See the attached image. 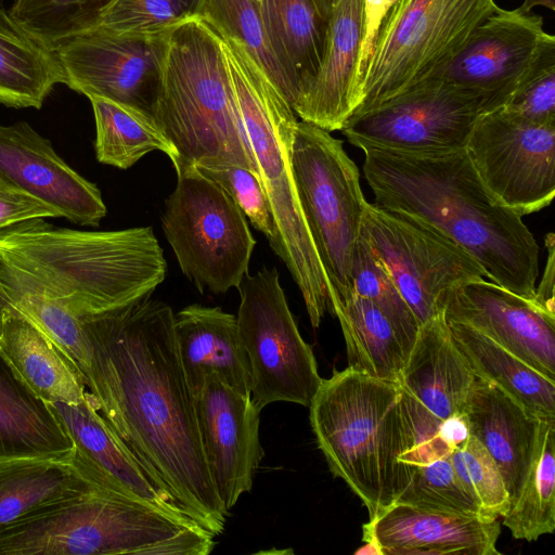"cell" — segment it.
Masks as SVG:
<instances>
[{
  "label": "cell",
  "mask_w": 555,
  "mask_h": 555,
  "mask_svg": "<svg viewBox=\"0 0 555 555\" xmlns=\"http://www.w3.org/2000/svg\"><path fill=\"white\" fill-rule=\"evenodd\" d=\"M237 333L250 371V396L261 411L283 401L309 406L322 377L300 335L275 268L246 274L237 287Z\"/></svg>",
  "instance_id": "obj_11"
},
{
  "label": "cell",
  "mask_w": 555,
  "mask_h": 555,
  "mask_svg": "<svg viewBox=\"0 0 555 555\" xmlns=\"http://www.w3.org/2000/svg\"><path fill=\"white\" fill-rule=\"evenodd\" d=\"M346 345L348 366L397 382L408 357L392 324L370 299L352 289L331 302Z\"/></svg>",
  "instance_id": "obj_31"
},
{
  "label": "cell",
  "mask_w": 555,
  "mask_h": 555,
  "mask_svg": "<svg viewBox=\"0 0 555 555\" xmlns=\"http://www.w3.org/2000/svg\"><path fill=\"white\" fill-rule=\"evenodd\" d=\"M451 463L468 494L476 501L486 518L498 520L509 509V498L502 475L481 442L469 435L453 449Z\"/></svg>",
  "instance_id": "obj_42"
},
{
  "label": "cell",
  "mask_w": 555,
  "mask_h": 555,
  "mask_svg": "<svg viewBox=\"0 0 555 555\" xmlns=\"http://www.w3.org/2000/svg\"><path fill=\"white\" fill-rule=\"evenodd\" d=\"M465 359L481 378L492 382L540 418H555V382L481 334L447 322Z\"/></svg>",
  "instance_id": "obj_32"
},
{
  "label": "cell",
  "mask_w": 555,
  "mask_h": 555,
  "mask_svg": "<svg viewBox=\"0 0 555 555\" xmlns=\"http://www.w3.org/2000/svg\"><path fill=\"white\" fill-rule=\"evenodd\" d=\"M173 331L193 397L211 377L250 395L249 364L234 314L220 307L189 305L175 313Z\"/></svg>",
  "instance_id": "obj_24"
},
{
  "label": "cell",
  "mask_w": 555,
  "mask_h": 555,
  "mask_svg": "<svg viewBox=\"0 0 555 555\" xmlns=\"http://www.w3.org/2000/svg\"><path fill=\"white\" fill-rule=\"evenodd\" d=\"M476 376L440 313L420 325L398 383L444 421L463 412Z\"/></svg>",
  "instance_id": "obj_25"
},
{
  "label": "cell",
  "mask_w": 555,
  "mask_h": 555,
  "mask_svg": "<svg viewBox=\"0 0 555 555\" xmlns=\"http://www.w3.org/2000/svg\"><path fill=\"white\" fill-rule=\"evenodd\" d=\"M465 150L491 195L520 216L555 194V126L524 124L501 107L480 116Z\"/></svg>",
  "instance_id": "obj_14"
},
{
  "label": "cell",
  "mask_w": 555,
  "mask_h": 555,
  "mask_svg": "<svg viewBox=\"0 0 555 555\" xmlns=\"http://www.w3.org/2000/svg\"><path fill=\"white\" fill-rule=\"evenodd\" d=\"M0 286L7 302L48 335L83 377L88 367L89 345L81 320L57 301L17 279L1 261Z\"/></svg>",
  "instance_id": "obj_36"
},
{
  "label": "cell",
  "mask_w": 555,
  "mask_h": 555,
  "mask_svg": "<svg viewBox=\"0 0 555 555\" xmlns=\"http://www.w3.org/2000/svg\"><path fill=\"white\" fill-rule=\"evenodd\" d=\"M173 318L171 307L152 296L81 318L89 345L83 380L151 480L218 537L228 516L205 460Z\"/></svg>",
  "instance_id": "obj_1"
},
{
  "label": "cell",
  "mask_w": 555,
  "mask_h": 555,
  "mask_svg": "<svg viewBox=\"0 0 555 555\" xmlns=\"http://www.w3.org/2000/svg\"><path fill=\"white\" fill-rule=\"evenodd\" d=\"M291 164L299 203L331 284L332 302L351 291L352 262L367 203L360 172L341 140L302 120L295 126Z\"/></svg>",
  "instance_id": "obj_10"
},
{
  "label": "cell",
  "mask_w": 555,
  "mask_h": 555,
  "mask_svg": "<svg viewBox=\"0 0 555 555\" xmlns=\"http://www.w3.org/2000/svg\"><path fill=\"white\" fill-rule=\"evenodd\" d=\"M167 36L144 39L90 31L53 52L64 85L72 90L126 104L153 117Z\"/></svg>",
  "instance_id": "obj_15"
},
{
  "label": "cell",
  "mask_w": 555,
  "mask_h": 555,
  "mask_svg": "<svg viewBox=\"0 0 555 555\" xmlns=\"http://www.w3.org/2000/svg\"><path fill=\"white\" fill-rule=\"evenodd\" d=\"M95 121L96 159L128 169L144 155L159 151L169 158L176 151L150 115L105 98L89 96Z\"/></svg>",
  "instance_id": "obj_33"
},
{
  "label": "cell",
  "mask_w": 555,
  "mask_h": 555,
  "mask_svg": "<svg viewBox=\"0 0 555 555\" xmlns=\"http://www.w3.org/2000/svg\"><path fill=\"white\" fill-rule=\"evenodd\" d=\"M501 109L535 126H555V37L546 33L524 78Z\"/></svg>",
  "instance_id": "obj_40"
},
{
  "label": "cell",
  "mask_w": 555,
  "mask_h": 555,
  "mask_svg": "<svg viewBox=\"0 0 555 555\" xmlns=\"http://www.w3.org/2000/svg\"><path fill=\"white\" fill-rule=\"evenodd\" d=\"M109 0H13L9 11L51 51L92 30Z\"/></svg>",
  "instance_id": "obj_37"
},
{
  "label": "cell",
  "mask_w": 555,
  "mask_h": 555,
  "mask_svg": "<svg viewBox=\"0 0 555 555\" xmlns=\"http://www.w3.org/2000/svg\"><path fill=\"white\" fill-rule=\"evenodd\" d=\"M469 434L496 464L515 503L531 464L539 421L535 414L490 380L476 376L462 412Z\"/></svg>",
  "instance_id": "obj_23"
},
{
  "label": "cell",
  "mask_w": 555,
  "mask_h": 555,
  "mask_svg": "<svg viewBox=\"0 0 555 555\" xmlns=\"http://www.w3.org/2000/svg\"><path fill=\"white\" fill-rule=\"evenodd\" d=\"M308 408L331 473L360 498L370 519L395 504L414 472L402 463L410 440L399 383L347 366L322 378Z\"/></svg>",
  "instance_id": "obj_4"
},
{
  "label": "cell",
  "mask_w": 555,
  "mask_h": 555,
  "mask_svg": "<svg viewBox=\"0 0 555 555\" xmlns=\"http://www.w3.org/2000/svg\"><path fill=\"white\" fill-rule=\"evenodd\" d=\"M398 2L399 0H363V36L358 67L359 92L380 25Z\"/></svg>",
  "instance_id": "obj_46"
},
{
  "label": "cell",
  "mask_w": 555,
  "mask_h": 555,
  "mask_svg": "<svg viewBox=\"0 0 555 555\" xmlns=\"http://www.w3.org/2000/svg\"><path fill=\"white\" fill-rule=\"evenodd\" d=\"M216 180L232 196L251 225L269 241L275 235V224L264 189L256 170L240 165L198 167Z\"/></svg>",
  "instance_id": "obj_43"
},
{
  "label": "cell",
  "mask_w": 555,
  "mask_h": 555,
  "mask_svg": "<svg viewBox=\"0 0 555 555\" xmlns=\"http://www.w3.org/2000/svg\"><path fill=\"white\" fill-rule=\"evenodd\" d=\"M363 0H338L327 23L322 61L309 88L293 106L302 120L328 132L340 130L359 104L358 67Z\"/></svg>",
  "instance_id": "obj_21"
},
{
  "label": "cell",
  "mask_w": 555,
  "mask_h": 555,
  "mask_svg": "<svg viewBox=\"0 0 555 555\" xmlns=\"http://www.w3.org/2000/svg\"><path fill=\"white\" fill-rule=\"evenodd\" d=\"M102 486L109 487L75 454L1 461L0 530L43 506Z\"/></svg>",
  "instance_id": "obj_28"
},
{
  "label": "cell",
  "mask_w": 555,
  "mask_h": 555,
  "mask_svg": "<svg viewBox=\"0 0 555 555\" xmlns=\"http://www.w3.org/2000/svg\"><path fill=\"white\" fill-rule=\"evenodd\" d=\"M0 179L80 225L99 227L107 212L98 186L69 167L51 142L25 121L0 125Z\"/></svg>",
  "instance_id": "obj_19"
},
{
  "label": "cell",
  "mask_w": 555,
  "mask_h": 555,
  "mask_svg": "<svg viewBox=\"0 0 555 555\" xmlns=\"http://www.w3.org/2000/svg\"><path fill=\"white\" fill-rule=\"evenodd\" d=\"M351 289L380 309L409 354L418 332V322L389 272L361 234L352 262Z\"/></svg>",
  "instance_id": "obj_39"
},
{
  "label": "cell",
  "mask_w": 555,
  "mask_h": 555,
  "mask_svg": "<svg viewBox=\"0 0 555 555\" xmlns=\"http://www.w3.org/2000/svg\"><path fill=\"white\" fill-rule=\"evenodd\" d=\"M321 11L325 14V16H330V13L333 7L336 4L338 0H315Z\"/></svg>",
  "instance_id": "obj_49"
},
{
  "label": "cell",
  "mask_w": 555,
  "mask_h": 555,
  "mask_svg": "<svg viewBox=\"0 0 555 555\" xmlns=\"http://www.w3.org/2000/svg\"><path fill=\"white\" fill-rule=\"evenodd\" d=\"M65 78L53 51L0 3V104L40 108Z\"/></svg>",
  "instance_id": "obj_30"
},
{
  "label": "cell",
  "mask_w": 555,
  "mask_h": 555,
  "mask_svg": "<svg viewBox=\"0 0 555 555\" xmlns=\"http://www.w3.org/2000/svg\"><path fill=\"white\" fill-rule=\"evenodd\" d=\"M498 8L494 0H399L380 25L352 115L382 105L443 68Z\"/></svg>",
  "instance_id": "obj_8"
},
{
  "label": "cell",
  "mask_w": 555,
  "mask_h": 555,
  "mask_svg": "<svg viewBox=\"0 0 555 555\" xmlns=\"http://www.w3.org/2000/svg\"><path fill=\"white\" fill-rule=\"evenodd\" d=\"M396 503L490 520L463 487L450 455L414 468L409 485Z\"/></svg>",
  "instance_id": "obj_41"
},
{
  "label": "cell",
  "mask_w": 555,
  "mask_h": 555,
  "mask_svg": "<svg viewBox=\"0 0 555 555\" xmlns=\"http://www.w3.org/2000/svg\"><path fill=\"white\" fill-rule=\"evenodd\" d=\"M363 152L376 206L429 225L466 251L489 281L534 300L539 244L522 216L491 195L465 149Z\"/></svg>",
  "instance_id": "obj_2"
},
{
  "label": "cell",
  "mask_w": 555,
  "mask_h": 555,
  "mask_svg": "<svg viewBox=\"0 0 555 555\" xmlns=\"http://www.w3.org/2000/svg\"><path fill=\"white\" fill-rule=\"evenodd\" d=\"M0 261L79 319L152 296L167 273L152 227L80 231L43 218L0 229Z\"/></svg>",
  "instance_id": "obj_3"
},
{
  "label": "cell",
  "mask_w": 555,
  "mask_h": 555,
  "mask_svg": "<svg viewBox=\"0 0 555 555\" xmlns=\"http://www.w3.org/2000/svg\"><path fill=\"white\" fill-rule=\"evenodd\" d=\"M545 35L541 15L498 8L470 33L453 60L426 80L480 93L502 107L532 64Z\"/></svg>",
  "instance_id": "obj_16"
},
{
  "label": "cell",
  "mask_w": 555,
  "mask_h": 555,
  "mask_svg": "<svg viewBox=\"0 0 555 555\" xmlns=\"http://www.w3.org/2000/svg\"><path fill=\"white\" fill-rule=\"evenodd\" d=\"M253 1L258 2L259 0H253Z\"/></svg>",
  "instance_id": "obj_51"
},
{
  "label": "cell",
  "mask_w": 555,
  "mask_h": 555,
  "mask_svg": "<svg viewBox=\"0 0 555 555\" xmlns=\"http://www.w3.org/2000/svg\"><path fill=\"white\" fill-rule=\"evenodd\" d=\"M1 1V0H0Z\"/></svg>",
  "instance_id": "obj_52"
},
{
  "label": "cell",
  "mask_w": 555,
  "mask_h": 555,
  "mask_svg": "<svg viewBox=\"0 0 555 555\" xmlns=\"http://www.w3.org/2000/svg\"><path fill=\"white\" fill-rule=\"evenodd\" d=\"M198 0H109L91 31L132 38L166 37ZM90 33V31H89Z\"/></svg>",
  "instance_id": "obj_38"
},
{
  "label": "cell",
  "mask_w": 555,
  "mask_h": 555,
  "mask_svg": "<svg viewBox=\"0 0 555 555\" xmlns=\"http://www.w3.org/2000/svg\"><path fill=\"white\" fill-rule=\"evenodd\" d=\"M240 116L275 224L270 246L296 282L313 327L332 313L331 284L297 195L291 147L296 114L268 75L234 38L220 34Z\"/></svg>",
  "instance_id": "obj_5"
},
{
  "label": "cell",
  "mask_w": 555,
  "mask_h": 555,
  "mask_svg": "<svg viewBox=\"0 0 555 555\" xmlns=\"http://www.w3.org/2000/svg\"><path fill=\"white\" fill-rule=\"evenodd\" d=\"M361 236L389 272L418 325L443 313L456 285L486 278L462 248L429 225L366 203Z\"/></svg>",
  "instance_id": "obj_13"
},
{
  "label": "cell",
  "mask_w": 555,
  "mask_h": 555,
  "mask_svg": "<svg viewBox=\"0 0 555 555\" xmlns=\"http://www.w3.org/2000/svg\"><path fill=\"white\" fill-rule=\"evenodd\" d=\"M205 460L227 516L253 488L264 456L260 410L251 396L211 377L194 397Z\"/></svg>",
  "instance_id": "obj_17"
},
{
  "label": "cell",
  "mask_w": 555,
  "mask_h": 555,
  "mask_svg": "<svg viewBox=\"0 0 555 555\" xmlns=\"http://www.w3.org/2000/svg\"><path fill=\"white\" fill-rule=\"evenodd\" d=\"M544 7L551 11H555V0H524L519 7L522 11H531L534 7Z\"/></svg>",
  "instance_id": "obj_48"
},
{
  "label": "cell",
  "mask_w": 555,
  "mask_h": 555,
  "mask_svg": "<svg viewBox=\"0 0 555 555\" xmlns=\"http://www.w3.org/2000/svg\"><path fill=\"white\" fill-rule=\"evenodd\" d=\"M555 418H540L534 451L518 498L502 517L519 540L535 541L555 529Z\"/></svg>",
  "instance_id": "obj_34"
},
{
  "label": "cell",
  "mask_w": 555,
  "mask_h": 555,
  "mask_svg": "<svg viewBox=\"0 0 555 555\" xmlns=\"http://www.w3.org/2000/svg\"><path fill=\"white\" fill-rule=\"evenodd\" d=\"M545 244L547 248V260L546 267L543 273V276L535 286V295L534 302H537L541 308L546 310L548 313L555 315V307H554V272H555V240L554 234L548 233L545 236Z\"/></svg>",
  "instance_id": "obj_47"
},
{
  "label": "cell",
  "mask_w": 555,
  "mask_h": 555,
  "mask_svg": "<svg viewBox=\"0 0 555 555\" xmlns=\"http://www.w3.org/2000/svg\"><path fill=\"white\" fill-rule=\"evenodd\" d=\"M257 3L297 101L320 67L328 17L315 0H259Z\"/></svg>",
  "instance_id": "obj_29"
},
{
  "label": "cell",
  "mask_w": 555,
  "mask_h": 555,
  "mask_svg": "<svg viewBox=\"0 0 555 555\" xmlns=\"http://www.w3.org/2000/svg\"><path fill=\"white\" fill-rule=\"evenodd\" d=\"M498 108L480 93L426 80L371 111L352 115L340 130L362 151L446 153L465 149L480 116Z\"/></svg>",
  "instance_id": "obj_12"
},
{
  "label": "cell",
  "mask_w": 555,
  "mask_h": 555,
  "mask_svg": "<svg viewBox=\"0 0 555 555\" xmlns=\"http://www.w3.org/2000/svg\"><path fill=\"white\" fill-rule=\"evenodd\" d=\"M74 451L51 404L24 382L0 351V462L68 457Z\"/></svg>",
  "instance_id": "obj_27"
},
{
  "label": "cell",
  "mask_w": 555,
  "mask_h": 555,
  "mask_svg": "<svg viewBox=\"0 0 555 555\" xmlns=\"http://www.w3.org/2000/svg\"><path fill=\"white\" fill-rule=\"evenodd\" d=\"M170 160L177 184L165 199L160 222L182 273L201 293L237 288L256 246L246 216L194 164L178 156Z\"/></svg>",
  "instance_id": "obj_9"
},
{
  "label": "cell",
  "mask_w": 555,
  "mask_h": 555,
  "mask_svg": "<svg viewBox=\"0 0 555 555\" xmlns=\"http://www.w3.org/2000/svg\"><path fill=\"white\" fill-rule=\"evenodd\" d=\"M498 520L395 503L363 525V541L382 555H501Z\"/></svg>",
  "instance_id": "obj_20"
},
{
  "label": "cell",
  "mask_w": 555,
  "mask_h": 555,
  "mask_svg": "<svg viewBox=\"0 0 555 555\" xmlns=\"http://www.w3.org/2000/svg\"><path fill=\"white\" fill-rule=\"evenodd\" d=\"M196 13L218 33L241 42L293 108L295 92L272 47L257 2L198 0Z\"/></svg>",
  "instance_id": "obj_35"
},
{
  "label": "cell",
  "mask_w": 555,
  "mask_h": 555,
  "mask_svg": "<svg viewBox=\"0 0 555 555\" xmlns=\"http://www.w3.org/2000/svg\"><path fill=\"white\" fill-rule=\"evenodd\" d=\"M48 217L61 216L44 202L0 179V229Z\"/></svg>",
  "instance_id": "obj_45"
},
{
  "label": "cell",
  "mask_w": 555,
  "mask_h": 555,
  "mask_svg": "<svg viewBox=\"0 0 555 555\" xmlns=\"http://www.w3.org/2000/svg\"><path fill=\"white\" fill-rule=\"evenodd\" d=\"M443 317L480 332L555 382V315L534 300L476 279L449 292Z\"/></svg>",
  "instance_id": "obj_18"
},
{
  "label": "cell",
  "mask_w": 555,
  "mask_h": 555,
  "mask_svg": "<svg viewBox=\"0 0 555 555\" xmlns=\"http://www.w3.org/2000/svg\"><path fill=\"white\" fill-rule=\"evenodd\" d=\"M401 402L410 440V447L402 456V463L414 469L449 456L453 450L441 435L442 421L434 416L402 388Z\"/></svg>",
  "instance_id": "obj_44"
},
{
  "label": "cell",
  "mask_w": 555,
  "mask_h": 555,
  "mask_svg": "<svg viewBox=\"0 0 555 555\" xmlns=\"http://www.w3.org/2000/svg\"><path fill=\"white\" fill-rule=\"evenodd\" d=\"M215 535L109 487L43 506L0 530V555H208Z\"/></svg>",
  "instance_id": "obj_7"
},
{
  "label": "cell",
  "mask_w": 555,
  "mask_h": 555,
  "mask_svg": "<svg viewBox=\"0 0 555 555\" xmlns=\"http://www.w3.org/2000/svg\"><path fill=\"white\" fill-rule=\"evenodd\" d=\"M7 305V300L4 299L3 297V294H2V291H1V286H0V319H1V314H2V311L4 309Z\"/></svg>",
  "instance_id": "obj_50"
},
{
  "label": "cell",
  "mask_w": 555,
  "mask_h": 555,
  "mask_svg": "<svg viewBox=\"0 0 555 555\" xmlns=\"http://www.w3.org/2000/svg\"><path fill=\"white\" fill-rule=\"evenodd\" d=\"M50 404L74 444L76 459L102 481L178 519L195 521L151 480L101 415L88 390L79 403Z\"/></svg>",
  "instance_id": "obj_22"
},
{
  "label": "cell",
  "mask_w": 555,
  "mask_h": 555,
  "mask_svg": "<svg viewBox=\"0 0 555 555\" xmlns=\"http://www.w3.org/2000/svg\"><path fill=\"white\" fill-rule=\"evenodd\" d=\"M153 118L176 156L198 167L240 165L256 170L221 36L197 13L167 36Z\"/></svg>",
  "instance_id": "obj_6"
},
{
  "label": "cell",
  "mask_w": 555,
  "mask_h": 555,
  "mask_svg": "<svg viewBox=\"0 0 555 555\" xmlns=\"http://www.w3.org/2000/svg\"><path fill=\"white\" fill-rule=\"evenodd\" d=\"M0 351L46 402L79 403L83 377L66 353L31 320L7 302L0 319Z\"/></svg>",
  "instance_id": "obj_26"
}]
</instances>
